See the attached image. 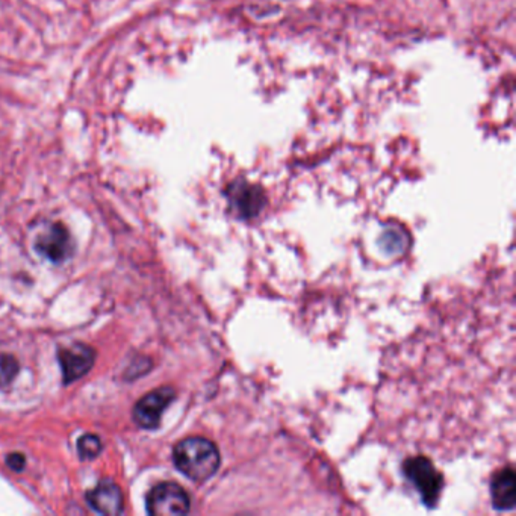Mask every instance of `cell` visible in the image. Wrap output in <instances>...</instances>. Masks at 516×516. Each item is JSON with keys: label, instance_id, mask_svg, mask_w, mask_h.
I'll use <instances>...</instances> for the list:
<instances>
[{"label": "cell", "instance_id": "2", "mask_svg": "<svg viewBox=\"0 0 516 516\" xmlns=\"http://www.w3.org/2000/svg\"><path fill=\"white\" fill-rule=\"evenodd\" d=\"M404 474L419 490L421 498L427 506H434L442 490V475L439 474L434 464L423 456L410 457L403 465Z\"/></svg>", "mask_w": 516, "mask_h": 516}, {"label": "cell", "instance_id": "8", "mask_svg": "<svg viewBox=\"0 0 516 516\" xmlns=\"http://www.w3.org/2000/svg\"><path fill=\"white\" fill-rule=\"evenodd\" d=\"M228 194L232 207L243 217H254L265 203L262 190L259 186L250 185L247 182H235L229 186Z\"/></svg>", "mask_w": 516, "mask_h": 516}, {"label": "cell", "instance_id": "1", "mask_svg": "<svg viewBox=\"0 0 516 516\" xmlns=\"http://www.w3.org/2000/svg\"><path fill=\"white\" fill-rule=\"evenodd\" d=\"M173 460L182 474L197 483L209 481L222 464L217 445L201 436L184 439L176 445Z\"/></svg>", "mask_w": 516, "mask_h": 516}, {"label": "cell", "instance_id": "6", "mask_svg": "<svg viewBox=\"0 0 516 516\" xmlns=\"http://www.w3.org/2000/svg\"><path fill=\"white\" fill-rule=\"evenodd\" d=\"M58 359L61 364L64 383H72L85 376L96 361V351L85 344H73V346L59 348Z\"/></svg>", "mask_w": 516, "mask_h": 516}, {"label": "cell", "instance_id": "4", "mask_svg": "<svg viewBox=\"0 0 516 516\" xmlns=\"http://www.w3.org/2000/svg\"><path fill=\"white\" fill-rule=\"evenodd\" d=\"M175 389L170 387H158L152 393L145 394L140 402L135 404L134 419L140 427L153 430L160 426V417L167 406L175 400Z\"/></svg>", "mask_w": 516, "mask_h": 516}, {"label": "cell", "instance_id": "12", "mask_svg": "<svg viewBox=\"0 0 516 516\" xmlns=\"http://www.w3.org/2000/svg\"><path fill=\"white\" fill-rule=\"evenodd\" d=\"M6 464H8L11 470L21 471L25 468V465H27V459L20 453H12V455L8 456Z\"/></svg>", "mask_w": 516, "mask_h": 516}, {"label": "cell", "instance_id": "9", "mask_svg": "<svg viewBox=\"0 0 516 516\" xmlns=\"http://www.w3.org/2000/svg\"><path fill=\"white\" fill-rule=\"evenodd\" d=\"M492 504L498 511H512L516 504L515 473L512 468L501 470L490 483Z\"/></svg>", "mask_w": 516, "mask_h": 516}, {"label": "cell", "instance_id": "10", "mask_svg": "<svg viewBox=\"0 0 516 516\" xmlns=\"http://www.w3.org/2000/svg\"><path fill=\"white\" fill-rule=\"evenodd\" d=\"M20 365L16 357L11 355H0V387L10 385L16 379Z\"/></svg>", "mask_w": 516, "mask_h": 516}, {"label": "cell", "instance_id": "5", "mask_svg": "<svg viewBox=\"0 0 516 516\" xmlns=\"http://www.w3.org/2000/svg\"><path fill=\"white\" fill-rule=\"evenodd\" d=\"M35 248L38 254L49 261L62 262L72 256V237L66 226L57 223L36 237Z\"/></svg>", "mask_w": 516, "mask_h": 516}, {"label": "cell", "instance_id": "11", "mask_svg": "<svg viewBox=\"0 0 516 516\" xmlns=\"http://www.w3.org/2000/svg\"><path fill=\"white\" fill-rule=\"evenodd\" d=\"M78 451L82 459H94L102 451V442L94 434H83L78 441Z\"/></svg>", "mask_w": 516, "mask_h": 516}, {"label": "cell", "instance_id": "3", "mask_svg": "<svg viewBox=\"0 0 516 516\" xmlns=\"http://www.w3.org/2000/svg\"><path fill=\"white\" fill-rule=\"evenodd\" d=\"M190 496L177 483H160L147 496V511L153 516H179L190 512Z\"/></svg>", "mask_w": 516, "mask_h": 516}, {"label": "cell", "instance_id": "7", "mask_svg": "<svg viewBox=\"0 0 516 516\" xmlns=\"http://www.w3.org/2000/svg\"><path fill=\"white\" fill-rule=\"evenodd\" d=\"M88 504L100 515L117 516L123 513V494L119 485L105 479L87 494Z\"/></svg>", "mask_w": 516, "mask_h": 516}]
</instances>
